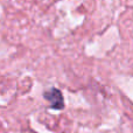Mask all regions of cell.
I'll list each match as a JSON object with an SVG mask.
<instances>
[{
	"label": "cell",
	"instance_id": "6da1fadb",
	"mask_svg": "<svg viewBox=\"0 0 133 133\" xmlns=\"http://www.w3.org/2000/svg\"><path fill=\"white\" fill-rule=\"evenodd\" d=\"M44 98L50 103V106L53 109H56V110H60L64 106V102H63V97H62V94L60 92V90L53 89L48 90V91L44 92Z\"/></svg>",
	"mask_w": 133,
	"mask_h": 133
}]
</instances>
